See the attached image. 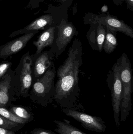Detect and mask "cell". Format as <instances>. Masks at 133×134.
Returning a JSON list of instances; mask_svg holds the SVG:
<instances>
[{
    "label": "cell",
    "instance_id": "6da1fadb",
    "mask_svg": "<svg viewBox=\"0 0 133 134\" xmlns=\"http://www.w3.org/2000/svg\"><path fill=\"white\" fill-rule=\"evenodd\" d=\"M83 47L81 41L75 38L69 48L68 56L57 70L58 80L54 99L61 107L71 109L80 97L79 73L83 65Z\"/></svg>",
    "mask_w": 133,
    "mask_h": 134
},
{
    "label": "cell",
    "instance_id": "7a4b0ae2",
    "mask_svg": "<svg viewBox=\"0 0 133 134\" xmlns=\"http://www.w3.org/2000/svg\"><path fill=\"white\" fill-rule=\"evenodd\" d=\"M120 71L122 93L120 104L121 121L124 120L132 108L131 96L133 91L132 69L130 60L125 53L117 60Z\"/></svg>",
    "mask_w": 133,
    "mask_h": 134
},
{
    "label": "cell",
    "instance_id": "3957f363",
    "mask_svg": "<svg viewBox=\"0 0 133 134\" xmlns=\"http://www.w3.org/2000/svg\"><path fill=\"white\" fill-rule=\"evenodd\" d=\"M56 74L53 63L41 77L35 80L30 93L32 100L44 105L52 101L55 94L54 79Z\"/></svg>",
    "mask_w": 133,
    "mask_h": 134
},
{
    "label": "cell",
    "instance_id": "277c9868",
    "mask_svg": "<svg viewBox=\"0 0 133 134\" xmlns=\"http://www.w3.org/2000/svg\"><path fill=\"white\" fill-rule=\"evenodd\" d=\"M55 38L49 52L51 58L58 59L65 50L68 45L79 33L72 23L62 20L56 26Z\"/></svg>",
    "mask_w": 133,
    "mask_h": 134
},
{
    "label": "cell",
    "instance_id": "5b68a950",
    "mask_svg": "<svg viewBox=\"0 0 133 134\" xmlns=\"http://www.w3.org/2000/svg\"><path fill=\"white\" fill-rule=\"evenodd\" d=\"M107 83L111 94L112 103L116 124L119 122L122 87L118 64L115 63L107 74Z\"/></svg>",
    "mask_w": 133,
    "mask_h": 134
},
{
    "label": "cell",
    "instance_id": "8992f818",
    "mask_svg": "<svg viewBox=\"0 0 133 134\" xmlns=\"http://www.w3.org/2000/svg\"><path fill=\"white\" fill-rule=\"evenodd\" d=\"M33 64L32 56L29 52L24 54L16 69L18 75L19 85L16 96L27 97L33 83Z\"/></svg>",
    "mask_w": 133,
    "mask_h": 134
},
{
    "label": "cell",
    "instance_id": "52a82bcc",
    "mask_svg": "<svg viewBox=\"0 0 133 134\" xmlns=\"http://www.w3.org/2000/svg\"><path fill=\"white\" fill-rule=\"evenodd\" d=\"M19 85L18 75L10 69L0 79V107H4L13 100Z\"/></svg>",
    "mask_w": 133,
    "mask_h": 134
},
{
    "label": "cell",
    "instance_id": "ba28073f",
    "mask_svg": "<svg viewBox=\"0 0 133 134\" xmlns=\"http://www.w3.org/2000/svg\"><path fill=\"white\" fill-rule=\"evenodd\" d=\"M90 22L94 24L98 23L103 24L113 33L121 32L133 38L132 28L123 20L109 13L99 15H94L91 19Z\"/></svg>",
    "mask_w": 133,
    "mask_h": 134
},
{
    "label": "cell",
    "instance_id": "9c48e42d",
    "mask_svg": "<svg viewBox=\"0 0 133 134\" xmlns=\"http://www.w3.org/2000/svg\"><path fill=\"white\" fill-rule=\"evenodd\" d=\"M62 111L66 115L80 122L87 130L96 132H104L106 129L104 122L100 118L85 114L71 109L64 108Z\"/></svg>",
    "mask_w": 133,
    "mask_h": 134
},
{
    "label": "cell",
    "instance_id": "30bf717a",
    "mask_svg": "<svg viewBox=\"0 0 133 134\" xmlns=\"http://www.w3.org/2000/svg\"><path fill=\"white\" fill-rule=\"evenodd\" d=\"M39 31L24 34L18 38L0 46V58L5 59L22 49Z\"/></svg>",
    "mask_w": 133,
    "mask_h": 134
},
{
    "label": "cell",
    "instance_id": "8fae6325",
    "mask_svg": "<svg viewBox=\"0 0 133 134\" xmlns=\"http://www.w3.org/2000/svg\"><path fill=\"white\" fill-rule=\"evenodd\" d=\"M54 17L52 14H45L37 18L24 28L12 32L10 35V37L30 33L35 31L44 30L46 27L53 25Z\"/></svg>",
    "mask_w": 133,
    "mask_h": 134
},
{
    "label": "cell",
    "instance_id": "7c38bea8",
    "mask_svg": "<svg viewBox=\"0 0 133 134\" xmlns=\"http://www.w3.org/2000/svg\"><path fill=\"white\" fill-rule=\"evenodd\" d=\"M56 26H50L40 35L37 40L34 41L33 44L36 47V52L33 58V61L42 52L45 48L51 47L55 38Z\"/></svg>",
    "mask_w": 133,
    "mask_h": 134
},
{
    "label": "cell",
    "instance_id": "4fadbf2b",
    "mask_svg": "<svg viewBox=\"0 0 133 134\" xmlns=\"http://www.w3.org/2000/svg\"><path fill=\"white\" fill-rule=\"evenodd\" d=\"M48 51L41 53L33 64V80H36L41 77L50 66L53 62Z\"/></svg>",
    "mask_w": 133,
    "mask_h": 134
},
{
    "label": "cell",
    "instance_id": "5bb4252c",
    "mask_svg": "<svg viewBox=\"0 0 133 134\" xmlns=\"http://www.w3.org/2000/svg\"><path fill=\"white\" fill-rule=\"evenodd\" d=\"M95 30L93 27L89 30L87 38L91 47L94 50H98L100 52L103 49V44L106 34V27L101 24H97Z\"/></svg>",
    "mask_w": 133,
    "mask_h": 134
},
{
    "label": "cell",
    "instance_id": "9a60e30c",
    "mask_svg": "<svg viewBox=\"0 0 133 134\" xmlns=\"http://www.w3.org/2000/svg\"><path fill=\"white\" fill-rule=\"evenodd\" d=\"M116 36V32L113 33L106 27V35L103 44V49L107 54L111 53L118 46Z\"/></svg>",
    "mask_w": 133,
    "mask_h": 134
},
{
    "label": "cell",
    "instance_id": "2e32d148",
    "mask_svg": "<svg viewBox=\"0 0 133 134\" xmlns=\"http://www.w3.org/2000/svg\"><path fill=\"white\" fill-rule=\"evenodd\" d=\"M55 123L57 125V128L55 131L59 134H87L72 125L61 121L54 120Z\"/></svg>",
    "mask_w": 133,
    "mask_h": 134
},
{
    "label": "cell",
    "instance_id": "e0dca14e",
    "mask_svg": "<svg viewBox=\"0 0 133 134\" xmlns=\"http://www.w3.org/2000/svg\"><path fill=\"white\" fill-rule=\"evenodd\" d=\"M0 115L12 122L18 124H24L28 122V120H26L23 119L16 116L4 107H0Z\"/></svg>",
    "mask_w": 133,
    "mask_h": 134
},
{
    "label": "cell",
    "instance_id": "ac0fdd59",
    "mask_svg": "<svg viewBox=\"0 0 133 134\" xmlns=\"http://www.w3.org/2000/svg\"><path fill=\"white\" fill-rule=\"evenodd\" d=\"M9 111L16 116L23 119L28 120L31 117L30 114L22 107L13 106L10 108Z\"/></svg>",
    "mask_w": 133,
    "mask_h": 134
},
{
    "label": "cell",
    "instance_id": "d6986e66",
    "mask_svg": "<svg viewBox=\"0 0 133 134\" xmlns=\"http://www.w3.org/2000/svg\"><path fill=\"white\" fill-rule=\"evenodd\" d=\"M19 124L7 119L0 115V127L10 130L16 128L18 126Z\"/></svg>",
    "mask_w": 133,
    "mask_h": 134
},
{
    "label": "cell",
    "instance_id": "ffe728a7",
    "mask_svg": "<svg viewBox=\"0 0 133 134\" xmlns=\"http://www.w3.org/2000/svg\"><path fill=\"white\" fill-rule=\"evenodd\" d=\"M11 65V63L6 61L0 64V79L10 69Z\"/></svg>",
    "mask_w": 133,
    "mask_h": 134
},
{
    "label": "cell",
    "instance_id": "44dd1931",
    "mask_svg": "<svg viewBox=\"0 0 133 134\" xmlns=\"http://www.w3.org/2000/svg\"><path fill=\"white\" fill-rule=\"evenodd\" d=\"M44 0H29L26 8L33 9L37 8L40 6V3L43 2Z\"/></svg>",
    "mask_w": 133,
    "mask_h": 134
},
{
    "label": "cell",
    "instance_id": "7402d4cb",
    "mask_svg": "<svg viewBox=\"0 0 133 134\" xmlns=\"http://www.w3.org/2000/svg\"><path fill=\"white\" fill-rule=\"evenodd\" d=\"M31 133L32 134H56L51 131L44 130L42 129H34Z\"/></svg>",
    "mask_w": 133,
    "mask_h": 134
},
{
    "label": "cell",
    "instance_id": "603a6c76",
    "mask_svg": "<svg viewBox=\"0 0 133 134\" xmlns=\"http://www.w3.org/2000/svg\"><path fill=\"white\" fill-rule=\"evenodd\" d=\"M0 134H15L14 132L7 129L0 127Z\"/></svg>",
    "mask_w": 133,
    "mask_h": 134
},
{
    "label": "cell",
    "instance_id": "cb8c5ba5",
    "mask_svg": "<svg viewBox=\"0 0 133 134\" xmlns=\"http://www.w3.org/2000/svg\"><path fill=\"white\" fill-rule=\"evenodd\" d=\"M127 3L128 8L130 9L133 10V0H125Z\"/></svg>",
    "mask_w": 133,
    "mask_h": 134
},
{
    "label": "cell",
    "instance_id": "d4e9b609",
    "mask_svg": "<svg viewBox=\"0 0 133 134\" xmlns=\"http://www.w3.org/2000/svg\"><path fill=\"white\" fill-rule=\"evenodd\" d=\"M55 2H61V3H63V2H65L67 0H53Z\"/></svg>",
    "mask_w": 133,
    "mask_h": 134
},
{
    "label": "cell",
    "instance_id": "484cf974",
    "mask_svg": "<svg viewBox=\"0 0 133 134\" xmlns=\"http://www.w3.org/2000/svg\"><path fill=\"white\" fill-rule=\"evenodd\" d=\"M2 1V0H0V1Z\"/></svg>",
    "mask_w": 133,
    "mask_h": 134
}]
</instances>
